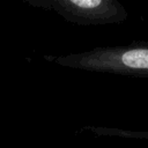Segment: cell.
<instances>
[{
  "label": "cell",
  "mask_w": 148,
  "mask_h": 148,
  "mask_svg": "<svg viewBox=\"0 0 148 148\" xmlns=\"http://www.w3.org/2000/svg\"><path fill=\"white\" fill-rule=\"evenodd\" d=\"M45 58L57 65L76 69L148 77V43L101 46L81 53Z\"/></svg>",
  "instance_id": "1"
},
{
  "label": "cell",
  "mask_w": 148,
  "mask_h": 148,
  "mask_svg": "<svg viewBox=\"0 0 148 148\" xmlns=\"http://www.w3.org/2000/svg\"><path fill=\"white\" fill-rule=\"evenodd\" d=\"M35 8L53 10L66 21L81 25L119 23L127 12L118 0H22Z\"/></svg>",
  "instance_id": "2"
}]
</instances>
